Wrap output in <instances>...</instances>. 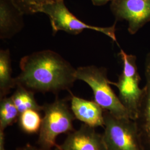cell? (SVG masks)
Returning a JSON list of instances; mask_svg holds the SVG:
<instances>
[{"instance_id": "6da1fadb", "label": "cell", "mask_w": 150, "mask_h": 150, "mask_svg": "<svg viewBox=\"0 0 150 150\" xmlns=\"http://www.w3.org/2000/svg\"><path fill=\"white\" fill-rule=\"evenodd\" d=\"M20 73L15 78L33 92L57 93L69 90L75 81L76 69L60 54L46 50L25 56L20 62Z\"/></svg>"}, {"instance_id": "7a4b0ae2", "label": "cell", "mask_w": 150, "mask_h": 150, "mask_svg": "<svg viewBox=\"0 0 150 150\" xmlns=\"http://www.w3.org/2000/svg\"><path fill=\"white\" fill-rule=\"evenodd\" d=\"M107 70L94 65L76 69L77 80L85 82L93 91L94 101L112 115L119 118H129V115L110 86Z\"/></svg>"}, {"instance_id": "3957f363", "label": "cell", "mask_w": 150, "mask_h": 150, "mask_svg": "<svg viewBox=\"0 0 150 150\" xmlns=\"http://www.w3.org/2000/svg\"><path fill=\"white\" fill-rule=\"evenodd\" d=\"M44 116L39 132L38 145L43 150H51L57 145L56 139L59 134L74 131L75 117L66 101L56 99L43 105Z\"/></svg>"}, {"instance_id": "277c9868", "label": "cell", "mask_w": 150, "mask_h": 150, "mask_svg": "<svg viewBox=\"0 0 150 150\" xmlns=\"http://www.w3.org/2000/svg\"><path fill=\"white\" fill-rule=\"evenodd\" d=\"M37 13H43L48 16L54 35L59 31L77 35L85 30L101 32L117 43L115 35L116 23L110 27L91 26L81 21L72 14L65 5L64 0H59L40 7Z\"/></svg>"}, {"instance_id": "5b68a950", "label": "cell", "mask_w": 150, "mask_h": 150, "mask_svg": "<svg viewBox=\"0 0 150 150\" xmlns=\"http://www.w3.org/2000/svg\"><path fill=\"white\" fill-rule=\"evenodd\" d=\"M118 54L123 62V70L117 82L110 81V83L118 88L121 102L129 112L130 118L134 120L143 92L139 86L141 77L137 66V57L135 55L126 54L122 49Z\"/></svg>"}, {"instance_id": "8992f818", "label": "cell", "mask_w": 150, "mask_h": 150, "mask_svg": "<svg viewBox=\"0 0 150 150\" xmlns=\"http://www.w3.org/2000/svg\"><path fill=\"white\" fill-rule=\"evenodd\" d=\"M104 132L107 150H144L134 120L119 118L104 111Z\"/></svg>"}, {"instance_id": "52a82bcc", "label": "cell", "mask_w": 150, "mask_h": 150, "mask_svg": "<svg viewBox=\"0 0 150 150\" xmlns=\"http://www.w3.org/2000/svg\"><path fill=\"white\" fill-rule=\"evenodd\" d=\"M110 10L116 21H126L134 35L150 22V0H112Z\"/></svg>"}, {"instance_id": "ba28073f", "label": "cell", "mask_w": 150, "mask_h": 150, "mask_svg": "<svg viewBox=\"0 0 150 150\" xmlns=\"http://www.w3.org/2000/svg\"><path fill=\"white\" fill-rule=\"evenodd\" d=\"M144 74L146 85L134 121L143 149L150 150V53L146 56Z\"/></svg>"}, {"instance_id": "9c48e42d", "label": "cell", "mask_w": 150, "mask_h": 150, "mask_svg": "<svg viewBox=\"0 0 150 150\" xmlns=\"http://www.w3.org/2000/svg\"><path fill=\"white\" fill-rule=\"evenodd\" d=\"M57 148L59 150H107L103 135L84 123L78 130L70 132L64 142L57 145Z\"/></svg>"}, {"instance_id": "30bf717a", "label": "cell", "mask_w": 150, "mask_h": 150, "mask_svg": "<svg viewBox=\"0 0 150 150\" xmlns=\"http://www.w3.org/2000/svg\"><path fill=\"white\" fill-rule=\"evenodd\" d=\"M11 0H0V38L10 39L24 27L23 16Z\"/></svg>"}, {"instance_id": "8fae6325", "label": "cell", "mask_w": 150, "mask_h": 150, "mask_svg": "<svg viewBox=\"0 0 150 150\" xmlns=\"http://www.w3.org/2000/svg\"><path fill=\"white\" fill-rule=\"evenodd\" d=\"M71 109L75 118L92 127L104 126V110L95 101L72 95Z\"/></svg>"}, {"instance_id": "7c38bea8", "label": "cell", "mask_w": 150, "mask_h": 150, "mask_svg": "<svg viewBox=\"0 0 150 150\" xmlns=\"http://www.w3.org/2000/svg\"><path fill=\"white\" fill-rule=\"evenodd\" d=\"M11 54L8 49L0 50V97H6L11 89L16 87L12 77Z\"/></svg>"}, {"instance_id": "4fadbf2b", "label": "cell", "mask_w": 150, "mask_h": 150, "mask_svg": "<svg viewBox=\"0 0 150 150\" xmlns=\"http://www.w3.org/2000/svg\"><path fill=\"white\" fill-rule=\"evenodd\" d=\"M11 97L20 114L29 110L43 111V106L37 102L34 92L21 85H16V90Z\"/></svg>"}, {"instance_id": "5bb4252c", "label": "cell", "mask_w": 150, "mask_h": 150, "mask_svg": "<svg viewBox=\"0 0 150 150\" xmlns=\"http://www.w3.org/2000/svg\"><path fill=\"white\" fill-rule=\"evenodd\" d=\"M39 112L29 110L20 114L17 121L22 131L27 134H35L40 132L42 118Z\"/></svg>"}, {"instance_id": "9a60e30c", "label": "cell", "mask_w": 150, "mask_h": 150, "mask_svg": "<svg viewBox=\"0 0 150 150\" xmlns=\"http://www.w3.org/2000/svg\"><path fill=\"white\" fill-rule=\"evenodd\" d=\"M20 115L11 97L1 98L0 129L4 130L18 120Z\"/></svg>"}, {"instance_id": "2e32d148", "label": "cell", "mask_w": 150, "mask_h": 150, "mask_svg": "<svg viewBox=\"0 0 150 150\" xmlns=\"http://www.w3.org/2000/svg\"><path fill=\"white\" fill-rule=\"evenodd\" d=\"M24 15L36 13L41 6L59 0H11Z\"/></svg>"}, {"instance_id": "e0dca14e", "label": "cell", "mask_w": 150, "mask_h": 150, "mask_svg": "<svg viewBox=\"0 0 150 150\" xmlns=\"http://www.w3.org/2000/svg\"><path fill=\"white\" fill-rule=\"evenodd\" d=\"M5 137L4 130L0 129V150H6L5 148Z\"/></svg>"}, {"instance_id": "ac0fdd59", "label": "cell", "mask_w": 150, "mask_h": 150, "mask_svg": "<svg viewBox=\"0 0 150 150\" xmlns=\"http://www.w3.org/2000/svg\"><path fill=\"white\" fill-rule=\"evenodd\" d=\"M93 5L96 6H101L107 4L108 2H111L112 0H91Z\"/></svg>"}, {"instance_id": "d6986e66", "label": "cell", "mask_w": 150, "mask_h": 150, "mask_svg": "<svg viewBox=\"0 0 150 150\" xmlns=\"http://www.w3.org/2000/svg\"><path fill=\"white\" fill-rule=\"evenodd\" d=\"M16 150H43L41 148H38L36 147L33 146L32 145H27L22 147H19Z\"/></svg>"}]
</instances>
